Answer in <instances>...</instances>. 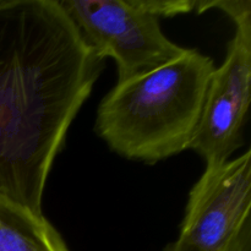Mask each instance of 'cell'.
I'll return each mask as SVG.
<instances>
[{"label":"cell","mask_w":251,"mask_h":251,"mask_svg":"<svg viewBox=\"0 0 251 251\" xmlns=\"http://www.w3.org/2000/svg\"><path fill=\"white\" fill-rule=\"evenodd\" d=\"M0 251H70L43 213L0 195Z\"/></svg>","instance_id":"obj_6"},{"label":"cell","mask_w":251,"mask_h":251,"mask_svg":"<svg viewBox=\"0 0 251 251\" xmlns=\"http://www.w3.org/2000/svg\"><path fill=\"white\" fill-rule=\"evenodd\" d=\"M163 251H196L190 249V248L185 247V245L180 244L179 242H173L169 243ZM222 251H251V233H248L244 237L240 238L238 242H235L234 244L230 245L229 248H227L226 250Z\"/></svg>","instance_id":"obj_7"},{"label":"cell","mask_w":251,"mask_h":251,"mask_svg":"<svg viewBox=\"0 0 251 251\" xmlns=\"http://www.w3.org/2000/svg\"><path fill=\"white\" fill-rule=\"evenodd\" d=\"M103 65L59 0H0V195L43 213L51 167Z\"/></svg>","instance_id":"obj_1"},{"label":"cell","mask_w":251,"mask_h":251,"mask_svg":"<svg viewBox=\"0 0 251 251\" xmlns=\"http://www.w3.org/2000/svg\"><path fill=\"white\" fill-rule=\"evenodd\" d=\"M215 61L198 49L134 78L103 97L95 129L112 151L154 164L189 150Z\"/></svg>","instance_id":"obj_2"},{"label":"cell","mask_w":251,"mask_h":251,"mask_svg":"<svg viewBox=\"0 0 251 251\" xmlns=\"http://www.w3.org/2000/svg\"><path fill=\"white\" fill-rule=\"evenodd\" d=\"M97 58L113 59L118 82L150 73L186 48L162 31L146 0H59Z\"/></svg>","instance_id":"obj_3"},{"label":"cell","mask_w":251,"mask_h":251,"mask_svg":"<svg viewBox=\"0 0 251 251\" xmlns=\"http://www.w3.org/2000/svg\"><path fill=\"white\" fill-rule=\"evenodd\" d=\"M235 25L227 55L211 76L202 113L189 150L206 166L228 161L243 145L251 100V2L249 0L210 1Z\"/></svg>","instance_id":"obj_4"},{"label":"cell","mask_w":251,"mask_h":251,"mask_svg":"<svg viewBox=\"0 0 251 251\" xmlns=\"http://www.w3.org/2000/svg\"><path fill=\"white\" fill-rule=\"evenodd\" d=\"M251 151L205 172L189 193L176 242L196 251H222L251 233Z\"/></svg>","instance_id":"obj_5"}]
</instances>
